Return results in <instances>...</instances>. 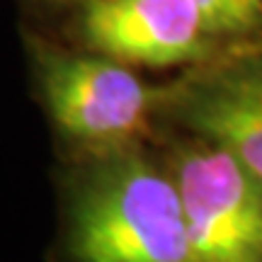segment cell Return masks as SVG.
<instances>
[{
  "instance_id": "1",
  "label": "cell",
  "mask_w": 262,
  "mask_h": 262,
  "mask_svg": "<svg viewBox=\"0 0 262 262\" xmlns=\"http://www.w3.org/2000/svg\"><path fill=\"white\" fill-rule=\"evenodd\" d=\"M56 262H196L165 160L139 141L83 150L66 187Z\"/></svg>"
},
{
  "instance_id": "2",
  "label": "cell",
  "mask_w": 262,
  "mask_h": 262,
  "mask_svg": "<svg viewBox=\"0 0 262 262\" xmlns=\"http://www.w3.org/2000/svg\"><path fill=\"white\" fill-rule=\"evenodd\" d=\"M27 51L49 119L83 150L136 143L160 112L163 88L146 85L134 66L41 37H29Z\"/></svg>"
},
{
  "instance_id": "3",
  "label": "cell",
  "mask_w": 262,
  "mask_h": 262,
  "mask_svg": "<svg viewBox=\"0 0 262 262\" xmlns=\"http://www.w3.org/2000/svg\"><path fill=\"white\" fill-rule=\"evenodd\" d=\"M196 262H262V182L228 150L185 139L165 158Z\"/></svg>"
},
{
  "instance_id": "4",
  "label": "cell",
  "mask_w": 262,
  "mask_h": 262,
  "mask_svg": "<svg viewBox=\"0 0 262 262\" xmlns=\"http://www.w3.org/2000/svg\"><path fill=\"white\" fill-rule=\"evenodd\" d=\"M228 150L262 182V47L214 56L163 88L160 112Z\"/></svg>"
},
{
  "instance_id": "5",
  "label": "cell",
  "mask_w": 262,
  "mask_h": 262,
  "mask_svg": "<svg viewBox=\"0 0 262 262\" xmlns=\"http://www.w3.org/2000/svg\"><path fill=\"white\" fill-rule=\"evenodd\" d=\"M75 27L85 49L126 66H199L219 56L194 0H83Z\"/></svg>"
},
{
  "instance_id": "6",
  "label": "cell",
  "mask_w": 262,
  "mask_h": 262,
  "mask_svg": "<svg viewBox=\"0 0 262 262\" xmlns=\"http://www.w3.org/2000/svg\"><path fill=\"white\" fill-rule=\"evenodd\" d=\"M216 41L250 39L262 29V0H194Z\"/></svg>"
}]
</instances>
